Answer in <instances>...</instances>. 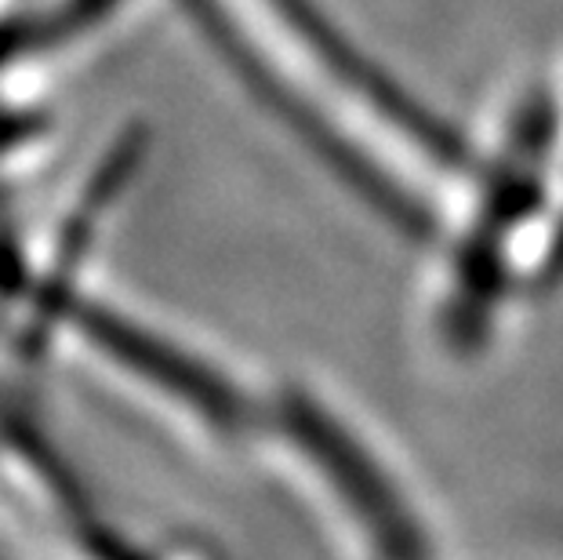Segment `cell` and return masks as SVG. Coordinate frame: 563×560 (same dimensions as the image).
Returning a JSON list of instances; mask_svg holds the SVG:
<instances>
[{"mask_svg": "<svg viewBox=\"0 0 563 560\" xmlns=\"http://www.w3.org/2000/svg\"><path fill=\"white\" fill-rule=\"evenodd\" d=\"M189 11H194V19L200 22L203 30H208L211 44L233 63L236 77H241L273 113L284 117V121L295 128V135L302 139L306 146H313L320 153V161L328 164L334 175H342L345 183H350L356 194L367 200V205L386 211V219L397 222L400 230H411V233L426 230V216L418 211V205H411L404 194H397L386 175L371 168L367 161H361V153H356L345 139L334 135V131H328V124H323L317 113H309L306 106L298 102V95L269 74V66L262 63L255 52H251L241 33H236L233 22L225 19L222 11L211 4V0H189Z\"/></svg>", "mask_w": 563, "mask_h": 560, "instance_id": "cell-2", "label": "cell"}, {"mask_svg": "<svg viewBox=\"0 0 563 560\" xmlns=\"http://www.w3.org/2000/svg\"><path fill=\"white\" fill-rule=\"evenodd\" d=\"M74 320L80 336L95 350L113 356L117 364L128 367L131 375H139L142 383L157 386L167 397L194 408L197 415H203V422L219 426V430L244 426V400L211 367H203L197 356H189L167 339L150 336L146 328L131 325L128 317L102 306H77Z\"/></svg>", "mask_w": 563, "mask_h": 560, "instance_id": "cell-3", "label": "cell"}, {"mask_svg": "<svg viewBox=\"0 0 563 560\" xmlns=\"http://www.w3.org/2000/svg\"><path fill=\"white\" fill-rule=\"evenodd\" d=\"M277 8V15L291 26V33L313 52L334 80H342L356 99L375 106L382 121H389L397 131H404L415 146L433 153L440 164H465V146L462 139H454L448 124H440L426 106H418L404 88H397L382 69L371 63L364 52H356L345 33L334 30V22L320 15L317 4L309 0H269Z\"/></svg>", "mask_w": 563, "mask_h": 560, "instance_id": "cell-4", "label": "cell"}, {"mask_svg": "<svg viewBox=\"0 0 563 560\" xmlns=\"http://www.w3.org/2000/svg\"><path fill=\"white\" fill-rule=\"evenodd\" d=\"M280 422L298 451L345 503L350 517L364 528L378 560H429L426 535L404 495H397L375 455H367V448L328 408H320L302 389H287L280 400Z\"/></svg>", "mask_w": 563, "mask_h": 560, "instance_id": "cell-1", "label": "cell"}]
</instances>
